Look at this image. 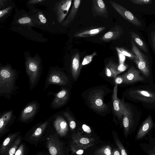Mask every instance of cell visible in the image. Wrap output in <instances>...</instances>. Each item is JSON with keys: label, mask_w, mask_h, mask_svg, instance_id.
I'll use <instances>...</instances> for the list:
<instances>
[{"label": "cell", "mask_w": 155, "mask_h": 155, "mask_svg": "<svg viewBox=\"0 0 155 155\" xmlns=\"http://www.w3.org/2000/svg\"><path fill=\"white\" fill-rule=\"evenodd\" d=\"M18 72L10 66L6 65L0 68V97L8 100L12 96L17 93L18 89L16 85Z\"/></svg>", "instance_id": "obj_1"}, {"label": "cell", "mask_w": 155, "mask_h": 155, "mask_svg": "<svg viewBox=\"0 0 155 155\" xmlns=\"http://www.w3.org/2000/svg\"><path fill=\"white\" fill-rule=\"evenodd\" d=\"M25 67L31 91L37 84L42 73L40 61L36 58H28L25 62Z\"/></svg>", "instance_id": "obj_2"}, {"label": "cell", "mask_w": 155, "mask_h": 155, "mask_svg": "<svg viewBox=\"0 0 155 155\" xmlns=\"http://www.w3.org/2000/svg\"><path fill=\"white\" fill-rule=\"evenodd\" d=\"M68 76L63 71L56 68L51 69L46 78L44 90L52 84L67 85L69 82Z\"/></svg>", "instance_id": "obj_3"}, {"label": "cell", "mask_w": 155, "mask_h": 155, "mask_svg": "<svg viewBox=\"0 0 155 155\" xmlns=\"http://www.w3.org/2000/svg\"><path fill=\"white\" fill-rule=\"evenodd\" d=\"M132 50L133 53L136 56V58L133 61L138 68L148 78L150 75L149 64L148 59L138 48L134 42L131 40Z\"/></svg>", "instance_id": "obj_4"}, {"label": "cell", "mask_w": 155, "mask_h": 155, "mask_svg": "<svg viewBox=\"0 0 155 155\" xmlns=\"http://www.w3.org/2000/svg\"><path fill=\"white\" fill-rule=\"evenodd\" d=\"M40 104L35 100L28 103L21 110L19 117V120L23 123L29 122L33 120L39 111Z\"/></svg>", "instance_id": "obj_5"}, {"label": "cell", "mask_w": 155, "mask_h": 155, "mask_svg": "<svg viewBox=\"0 0 155 155\" xmlns=\"http://www.w3.org/2000/svg\"><path fill=\"white\" fill-rule=\"evenodd\" d=\"M104 92L101 89H97L91 92L88 97L91 107L100 111H104L107 109V105L103 102Z\"/></svg>", "instance_id": "obj_6"}, {"label": "cell", "mask_w": 155, "mask_h": 155, "mask_svg": "<svg viewBox=\"0 0 155 155\" xmlns=\"http://www.w3.org/2000/svg\"><path fill=\"white\" fill-rule=\"evenodd\" d=\"M0 137L9 131V127L16 118L13 110L4 111L0 113Z\"/></svg>", "instance_id": "obj_7"}, {"label": "cell", "mask_w": 155, "mask_h": 155, "mask_svg": "<svg viewBox=\"0 0 155 155\" xmlns=\"http://www.w3.org/2000/svg\"><path fill=\"white\" fill-rule=\"evenodd\" d=\"M51 117V122L57 133L61 137L65 136L68 131V126L63 116L58 112Z\"/></svg>", "instance_id": "obj_8"}, {"label": "cell", "mask_w": 155, "mask_h": 155, "mask_svg": "<svg viewBox=\"0 0 155 155\" xmlns=\"http://www.w3.org/2000/svg\"><path fill=\"white\" fill-rule=\"evenodd\" d=\"M110 3L115 10L124 19L136 26H142L140 21L127 9L114 1H110Z\"/></svg>", "instance_id": "obj_9"}, {"label": "cell", "mask_w": 155, "mask_h": 155, "mask_svg": "<svg viewBox=\"0 0 155 155\" xmlns=\"http://www.w3.org/2000/svg\"><path fill=\"white\" fill-rule=\"evenodd\" d=\"M51 117L38 123L31 130V133L29 137V140L36 142L39 140L48 128L51 121Z\"/></svg>", "instance_id": "obj_10"}, {"label": "cell", "mask_w": 155, "mask_h": 155, "mask_svg": "<svg viewBox=\"0 0 155 155\" xmlns=\"http://www.w3.org/2000/svg\"><path fill=\"white\" fill-rule=\"evenodd\" d=\"M53 94L54 97L50 106L54 109H59L64 106L69 98V92L67 89L64 88H62L60 91Z\"/></svg>", "instance_id": "obj_11"}, {"label": "cell", "mask_w": 155, "mask_h": 155, "mask_svg": "<svg viewBox=\"0 0 155 155\" xmlns=\"http://www.w3.org/2000/svg\"><path fill=\"white\" fill-rule=\"evenodd\" d=\"M123 124L124 134L127 137L133 126V119L131 110L129 106L123 102Z\"/></svg>", "instance_id": "obj_12"}, {"label": "cell", "mask_w": 155, "mask_h": 155, "mask_svg": "<svg viewBox=\"0 0 155 155\" xmlns=\"http://www.w3.org/2000/svg\"><path fill=\"white\" fill-rule=\"evenodd\" d=\"M130 96L134 99L149 103L155 102V93L142 90H132L129 92Z\"/></svg>", "instance_id": "obj_13"}, {"label": "cell", "mask_w": 155, "mask_h": 155, "mask_svg": "<svg viewBox=\"0 0 155 155\" xmlns=\"http://www.w3.org/2000/svg\"><path fill=\"white\" fill-rule=\"evenodd\" d=\"M46 145L50 155H64L61 143L54 136L49 137Z\"/></svg>", "instance_id": "obj_14"}, {"label": "cell", "mask_w": 155, "mask_h": 155, "mask_svg": "<svg viewBox=\"0 0 155 155\" xmlns=\"http://www.w3.org/2000/svg\"><path fill=\"white\" fill-rule=\"evenodd\" d=\"M72 1V0H61L56 4L55 10L57 20L59 23L63 22L68 14Z\"/></svg>", "instance_id": "obj_15"}, {"label": "cell", "mask_w": 155, "mask_h": 155, "mask_svg": "<svg viewBox=\"0 0 155 155\" xmlns=\"http://www.w3.org/2000/svg\"><path fill=\"white\" fill-rule=\"evenodd\" d=\"M121 76L123 78V83L126 84L144 80V78L140 75L139 71L133 66H131L127 71Z\"/></svg>", "instance_id": "obj_16"}, {"label": "cell", "mask_w": 155, "mask_h": 155, "mask_svg": "<svg viewBox=\"0 0 155 155\" xmlns=\"http://www.w3.org/2000/svg\"><path fill=\"white\" fill-rule=\"evenodd\" d=\"M72 142L82 148L84 150L92 146L94 139L82 135L80 132L74 134L72 136Z\"/></svg>", "instance_id": "obj_17"}, {"label": "cell", "mask_w": 155, "mask_h": 155, "mask_svg": "<svg viewBox=\"0 0 155 155\" xmlns=\"http://www.w3.org/2000/svg\"><path fill=\"white\" fill-rule=\"evenodd\" d=\"M117 92V84H116L112 94V101L114 113L118 118L120 119L123 115V101L118 98Z\"/></svg>", "instance_id": "obj_18"}, {"label": "cell", "mask_w": 155, "mask_h": 155, "mask_svg": "<svg viewBox=\"0 0 155 155\" xmlns=\"http://www.w3.org/2000/svg\"><path fill=\"white\" fill-rule=\"evenodd\" d=\"M20 132L18 131L9 134L2 142L0 147L1 155H7L8 150L13 143L19 135Z\"/></svg>", "instance_id": "obj_19"}, {"label": "cell", "mask_w": 155, "mask_h": 155, "mask_svg": "<svg viewBox=\"0 0 155 155\" xmlns=\"http://www.w3.org/2000/svg\"><path fill=\"white\" fill-rule=\"evenodd\" d=\"M123 34L122 28L120 26H116L105 34L100 39L104 41H108L119 38Z\"/></svg>", "instance_id": "obj_20"}, {"label": "cell", "mask_w": 155, "mask_h": 155, "mask_svg": "<svg viewBox=\"0 0 155 155\" xmlns=\"http://www.w3.org/2000/svg\"><path fill=\"white\" fill-rule=\"evenodd\" d=\"M153 123L150 115L142 123L137 134L136 140L143 137L152 128Z\"/></svg>", "instance_id": "obj_21"}, {"label": "cell", "mask_w": 155, "mask_h": 155, "mask_svg": "<svg viewBox=\"0 0 155 155\" xmlns=\"http://www.w3.org/2000/svg\"><path fill=\"white\" fill-rule=\"evenodd\" d=\"M92 10L95 15L106 17L107 11L105 4L102 0H93Z\"/></svg>", "instance_id": "obj_22"}, {"label": "cell", "mask_w": 155, "mask_h": 155, "mask_svg": "<svg viewBox=\"0 0 155 155\" xmlns=\"http://www.w3.org/2000/svg\"><path fill=\"white\" fill-rule=\"evenodd\" d=\"M105 27H92L76 33L74 35L76 37H87L95 36L104 31Z\"/></svg>", "instance_id": "obj_23"}, {"label": "cell", "mask_w": 155, "mask_h": 155, "mask_svg": "<svg viewBox=\"0 0 155 155\" xmlns=\"http://www.w3.org/2000/svg\"><path fill=\"white\" fill-rule=\"evenodd\" d=\"M80 64V55L77 52L73 55L71 58V71L73 78L76 80L79 74Z\"/></svg>", "instance_id": "obj_24"}, {"label": "cell", "mask_w": 155, "mask_h": 155, "mask_svg": "<svg viewBox=\"0 0 155 155\" xmlns=\"http://www.w3.org/2000/svg\"><path fill=\"white\" fill-rule=\"evenodd\" d=\"M81 1V0H75L74 1L69 15L66 20L62 23L61 25L63 26H67L74 19L78 11Z\"/></svg>", "instance_id": "obj_25"}, {"label": "cell", "mask_w": 155, "mask_h": 155, "mask_svg": "<svg viewBox=\"0 0 155 155\" xmlns=\"http://www.w3.org/2000/svg\"><path fill=\"white\" fill-rule=\"evenodd\" d=\"M117 65L111 60H110L106 65L105 73L106 75L109 77L115 78L119 74L117 70Z\"/></svg>", "instance_id": "obj_26"}, {"label": "cell", "mask_w": 155, "mask_h": 155, "mask_svg": "<svg viewBox=\"0 0 155 155\" xmlns=\"http://www.w3.org/2000/svg\"><path fill=\"white\" fill-rule=\"evenodd\" d=\"M143 150L148 155H155V138H152L148 143H144L141 144Z\"/></svg>", "instance_id": "obj_27"}, {"label": "cell", "mask_w": 155, "mask_h": 155, "mask_svg": "<svg viewBox=\"0 0 155 155\" xmlns=\"http://www.w3.org/2000/svg\"><path fill=\"white\" fill-rule=\"evenodd\" d=\"M130 33L135 43L144 52L147 53L148 51L147 45L140 36L137 33L133 31H130Z\"/></svg>", "instance_id": "obj_28"}, {"label": "cell", "mask_w": 155, "mask_h": 155, "mask_svg": "<svg viewBox=\"0 0 155 155\" xmlns=\"http://www.w3.org/2000/svg\"><path fill=\"white\" fill-rule=\"evenodd\" d=\"M23 139L21 135L18 137L14 141L13 144L10 147L7 155H14L15 154L19 147L18 146Z\"/></svg>", "instance_id": "obj_29"}, {"label": "cell", "mask_w": 155, "mask_h": 155, "mask_svg": "<svg viewBox=\"0 0 155 155\" xmlns=\"http://www.w3.org/2000/svg\"><path fill=\"white\" fill-rule=\"evenodd\" d=\"M94 153L95 155H112V151L110 146H104L97 150Z\"/></svg>", "instance_id": "obj_30"}, {"label": "cell", "mask_w": 155, "mask_h": 155, "mask_svg": "<svg viewBox=\"0 0 155 155\" xmlns=\"http://www.w3.org/2000/svg\"><path fill=\"white\" fill-rule=\"evenodd\" d=\"M63 114L68 120L71 130H73L76 127V124L73 117L68 111H65Z\"/></svg>", "instance_id": "obj_31"}, {"label": "cell", "mask_w": 155, "mask_h": 155, "mask_svg": "<svg viewBox=\"0 0 155 155\" xmlns=\"http://www.w3.org/2000/svg\"><path fill=\"white\" fill-rule=\"evenodd\" d=\"M113 137L115 143L120 152L121 155H128L125 149L118 137L116 136L115 134H113Z\"/></svg>", "instance_id": "obj_32"}, {"label": "cell", "mask_w": 155, "mask_h": 155, "mask_svg": "<svg viewBox=\"0 0 155 155\" xmlns=\"http://www.w3.org/2000/svg\"><path fill=\"white\" fill-rule=\"evenodd\" d=\"M96 55H97V53L96 51H94L92 54L85 57L82 63L80 64L79 68L80 72V71L82 67L84 65L90 63L91 61L93 58Z\"/></svg>", "instance_id": "obj_33"}, {"label": "cell", "mask_w": 155, "mask_h": 155, "mask_svg": "<svg viewBox=\"0 0 155 155\" xmlns=\"http://www.w3.org/2000/svg\"><path fill=\"white\" fill-rule=\"evenodd\" d=\"M70 147L73 153L78 155H81L84 152V150L81 147L71 142Z\"/></svg>", "instance_id": "obj_34"}, {"label": "cell", "mask_w": 155, "mask_h": 155, "mask_svg": "<svg viewBox=\"0 0 155 155\" xmlns=\"http://www.w3.org/2000/svg\"><path fill=\"white\" fill-rule=\"evenodd\" d=\"M122 54L127 57L129 59L134 61L137 58L136 55L133 53L123 48H119Z\"/></svg>", "instance_id": "obj_35"}, {"label": "cell", "mask_w": 155, "mask_h": 155, "mask_svg": "<svg viewBox=\"0 0 155 155\" xmlns=\"http://www.w3.org/2000/svg\"><path fill=\"white\" fill-rule=\"evenodd\" d=\"M131 3L136 5H144L151 4L152 0H130Z\"/></svg>", "instance_id": "obj_36"}, {"label": "cell", "mask_w": 155, "mask_h": 155, "mask_svg": "<svg viewBox=\"0 0 155 155\" xmlns=\"http://www.w3.org/2000/svg\"><path fill=\"white\" fill-rule=\"evenodd\" d=\"M115 49L118 55L119 61V64H124L126 59V56L124 55L120 50L119 47H116Z\"/></svg>", "instance_id": "obj_37"}, {"label": "cell", "mask_w": 155, "mask_h": 155, "mask_svg": "<svg viewBox=\"0 0 155 155\" xmlns=\"http://www.w3.org/2000/svg\"><path fill=\"white\" fill-rule=\"evenodd\" d=\"M25 150L23 143H21L18 147L14 155H24Z\"/></svg>", "instance_id": "obj_38"}, {"label": "cell", "mask_w": 155, "mask_h": 155, "mask_svg": "<svg viewBox=\"0 0 155 155\" xmlns=\"http://www.w3.org/2000/svg\"><path fill=\"white\" fill-rule=\"evenodd\" d=\"M31 22V19L28 17H24L19 19L18 22L20 24L29 23Z\"/></svg>", "instance_id": "obj_39"}, {"label": "cell", "mask_w": 155, "mask_h": 155, "mask_svg": "<svg viewBox=\"0 0 155 155\" xmlns=\"http://www.w3.org/2000/svg\"><path fill=\"white\" fill-rule=\"evenodd\" d=\"M128 67V65L127 64H119L117 66V70L119 74L125 71Z\"/></svg>", "instance_id": "obj_40"}, {"label": "cell", "mask_w": 155, "mask_h": 155, "mask_svg": "<svg viewBox=\"0 0 155 155\" xmlns=\"http://www.w3.org/2000/svg\"><path fill=\"white\" fill-rule=\"evenodd\" d=\"M12 6H9L4 9L1 10L0 11V18H1L2 17L8 13L12 8Z\"/></svg>", "instance_id": "obj_41"}, {"label": "cell", "mask_w": 155, "mask_h": 155, "mask_svg": "<svg viewBox=\"0 0 155 155\" xmlns=\"http://www.w3.org/2000/svg\"><path fill=\"white\" fill-rule=\"evenodd\" d=\"M82 128L84 131L88 134H90L91 132V130L90 128L85 124H83L82 125Z\"/></svg>", "instance_id": "obj_42"}, {"label": "cell", "mask_w": 155, "mask_h": 155, "mask_svg": "<svg viewBox=\"0 0 155 155\" xmlns=\"http://www.w3.org/2000/svg\"><path fill=\"white\" fill-rule=\"evenodd\" d=\"M115 82L116 84H120L123 82V78L121 76L115 78Z\"/></svg>", "instance_id": "obj_43"}, {"label": "cell", "mask_w": 155, "mask_h": 155, "mask_svg": "<svg viewBox=\"0 0 155 155\" xmlns=\"http://www.w3.org/2000/svg\"><path fill=\"white\" fill-rule=\"evenodd\" d=\"M151 40L154 49L155 50V31L151 33Z\"/></svg>", "instance_id": "obj_44"}, {"label": "cell", "mask_w": 155, "mask_h": 155, "mask_svg": "<svg viewBox=\"0 0 155 155\" xmlns=\"http://www.w3.org/2000/svg\"><path fill=\"white\" fill-rule=\"evenodd\" d=\"M38 18L42 23L45 24L46 22V19L42 14L40 13L39 14Z\"/></svg>", "instance_id": "obj_45"}, {"label": "cell", "mask_w": 155, "mask_h": 155, "mask_svg": "<svg viewBox=\"0 0 155 155\" xmlns=\"http://www.w3.org/2000/svg\"><path fill=\"white\" fill-rule=\"evenodd\" d=\"M44 1L43 0H31L28 2V3L33 4L41 2Z\"/></svg>", "instance_id": "obj_46"}, {"label": "cell", "mask_w": 155, "mask_h": 155, "mask_svg": "<svg viewBox=\"0 0 155 155\" xmlns=\"http://www.w3.org/2000/svg\"><path fill=\"white\" fill-rule=\"evenodd\" d=\"M112 155H121L120 152L118 150L114 149L112 151Z\"/></svg>", "instance_id": "obj_47"}, {"label": "cell", "mask_w": 155, "mask_h": 155, "mask_svg": "<svg viewBox=\"0 0 155 155\" xmlns=\"http://www.w3.org/2000/svg\"><path fill=\"white\" fill-rule=\"evenodd\" d=\"M38 155H42L40 154H39Z\"/></svg>", "instance_id": "obj_48"}]
</instances>
